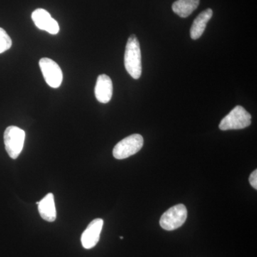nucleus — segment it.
I'll return each instance as SVG.
<instances>
[{
  "label": "nucleus",
  "instance_id": "nucleus-5",
  "mask_svg": "<svg viewBox=\"0 0 257 257\" xmlns=\"http://www.w3.org/2000/svg\"><path fill=\"white\" fill-rule=\"evenodd\" d=\"M187 210L184 204H177L162 214L160 226L167 231H173L182 226L187 220Z\"/></svg>",
  "mask_w": 257,
  "mask_h": 257
},
{
  "label": "nucleus",
  "instance_id": "nucleus-12",
  "mask_svg": "<svg viewBox=\"0 0 257 257\" xmlns=\"http://www.w3.org/2000/svg\"><path fill=\"white\" fill-rule=\"evenodd\" d=\"M199 5V0H177L172 5V10L180 18H186L197 9Z\"/></svg>",
  "mask_w": 257,
  "mask_h": 257
},
{
  "label": "nucleus",
  "instance_id": "nucleus-7",
  "mask_svg": "<svg viewBox=\"0 0 257 257\" xmlns=\"http://www.w3.org/2000/svg\"><path fill=\"white\" fill-rule=\"evenodd\" d=\"M32 19L37 28L45 30L51 35H57L60 32V26L50 13L44 9H37L32 13Z\"/></svg>",
  "mask_w": 257,
  "mask_h": 257
},
{
  "label": "nucleus",
  "instance_id": "nucleus-2",
  "mask_svg": "<svg viewBox=\"0 0 257 257\" xmlns=\"http://www.w3.org/2000/svg\"><path fill=\"white\" fill-rule=\"evenodd\" d=\"M251 116L243 106H236L221 120L219 127L222 131L242 130L251 124Z\"/></svg>",
  "mask_w": 257,
  "mask_h": 257
},
{
  "label": "nucleus",
  "instance_id": "nucleus-14",
  "mask_svg": "<svg viewBox=\"0 0 257 257\" xmlns=\"http://www.w3.org/2000/svg\"><path fill=\"white\" fill-rule=\"evenodd\" d=\"M249 183L251 187L255 189H257V170L253 171L249 177Z\"/></svg>",
  "mask_w": 257,
  "mask_h": 257
},
{
  "label": "nucleus",
  "instance_id": "nucleus-11",
  "mask_svg": "<svg viewBox=\"0 0 257 257\" xmlns=\"http://www.w3.org/2000/svg\"><path fill=\"white\" fill-rule=\"evenodd\" d=\"M213 11L211 9H207L198 15L194 20L190 30V36L192 40H198L201 37L205 30L207 23L212 18Z\"/></svg>",
  "mask_w": 257,
  "mask_h": 257
},
{
  "label": "nucleus",
  "instance_id": "nucleus-9",
  "mask_svg": "<svg viewBox=\"0 0 257 257\" xmlns=\"http://www.w3.org/2000/svg\"><path fill=\"white\" fill-rule=\"evenodd\" d=\"M113 94L111 79L106 74H100L96 79L94 94L99 102L106 104L111 100Z\"/></svg>",
  "mask_w": 257,
  "mask_h": 257
},
{
  "label": "nucleus",
  "instance_id": "nucleus-8",
  "mask_svg": "<svg viewBox=\"0 0 257 257\" xmlns=\"http://www.w3.org/2000/svg\"><path fill=\"white\" fill-rule=\"evenodd\" d=\"M103 224H104V221L99 218L91 221L90 224L87 226V229L84 230L81 236L83 247L90 249L96 246L100 238Z\"/></svg>",
  "mask_w": 257,
  "mask_h": 257
},
{
  "label": "nucleus",
  "instance_id": "nucleus-6",
  "mask_svg": "<svg viewBox=\"0 0 257 257\" xmlns=\"http://www.w3.org/2000/svg\"><path fill=\"white\" fill-rule=\"evenodd\" d=\"M39 64L47 84L52 88L60 87L63 80V74L60 66L47 57L42 58Z\"/></svg>",
  "mask_w": 257,
  "mask_h": 257
},
{
  "label": "nucleus",
  "instance_id": "nucleus-10",
  "mask_svg": "<svg viewBox=\"0 0 257 257\" xmlns=\"http://www.w3.org/2000/svg\"><path fill=\"white\" fill-rule=\"evenodd\" d=\"M37 204H38L39 212L44 220L49 222L55 221L57 212L53 194L50 193L47 194L40 202H37Z\"/></svg>",
  "mask_w": 257,
  "mask_h": 257
},
{
  "label": "nucleus",
  "instance_id": "nucleus-1",
  "mask_svg": "<svg viewBox=\"0 0 257 257\" xmlns=\"http://www.w3.org/2000/svg\"><path fill=\"white\" fill-rule=\"evenodd\" d=\"M124 67L133 79H138L142 75V55L140 42L135 35L128 37L124 53Z\"/></svg>",
  "mask_w": 257,
  "mask_h": 257
},
{
  "label": "nucleus",
  "instance_id": "nucleus-15",
  "mask_svg": "<svg viewBox=\"0 0 257 257\" xmlns=\"http://www.w3.org/2000/svg\"><path fill=\"white\" fill-rule=\"evenodd\" d=\"M120 239H124V237H123V236H120Z\"/></svg>",
  "mask_w": 257,
  "mask_h": 257
},
{
  "label": "nucleus",
  "instance_id": "nucleus-13",
  "mask_svg": "<svg viewBox=\"0 0 257 257\" xmlns=\"http://www.w3.org/2000/svg\"><path fill=\"white\" fill-rule=\"evenodd\" d=\"M13 42L4 29L0 28V54L11 48Z\"/></svg>",
  "mask_w": 257,
  "mask_h": 257
},
{
  "label": "nucleus",
  "instance_id": "nucleus-3",
  "mask_svg": "<svg viewBox=\"0 0 257 257\" xmlns=\"http://www.w3.org/2000/svg\"><path fill=\"white\" fill-rule=\"evenodd\" d=\"M25 133L16 126H10L4 133L5 149L9 156L16 160L23 150Z\"/></svg>",
  "mask_w": 257,
  "mask_h": 257
},
{
  "label": "nucleus",
  "instance_id": "nucleus-4",
  "mask_svg": "<svg viewBox=\"0 0 257 257\" xmlns=\"http://www.w3.org/2000/svg\"><path fill=\"white\" fill-rule=\"evenodd\" d=\"M144 145L143 136L138 134L126 137L116 144L113 150V156L116 160H124L141 150Z\"/></svg>",
  "mask_w": 257,
  "mask_h": 257
}]
</instances>
